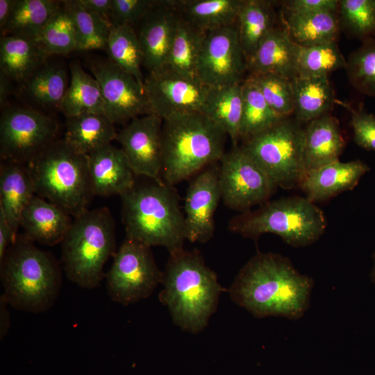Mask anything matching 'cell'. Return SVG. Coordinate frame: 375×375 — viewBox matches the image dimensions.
Masks as SVG:
<instances>
[{
  "label": "cell",
  "instance_id": "bcb514c9",
  "mask_svg": "<svg viewBox=\"0 0 375 375\" xmlns=\"http://www.w3.org/2000/svg\"><path fill=\"white\" fill-rule=\"evenodd\" d=\"M338 6V0H292L285 3V8L290 14L335 12Z\"/></svg>",
  "mask_w": 375,
  "mask_h": 375
},
{
  "label": "cell",
  "instance_id": "d6986e66",
  "mask_svg": "<svg viewBox=\"0 0 375 375\" xmlns=\"http://www.w3.org/2000/svg\"><path fill=\"white\" fill-rule=\"evenodd\" d=\"M87 156L94 196L121 197L135 186V174L121 148L110 144Z\"/></svg>",
  "mask_w": 375,
  "mask_h": 375
},
{
  "label": "cell",
  "instance_id": "8992f818",
  "mask_svg": "<svg viewBox=\"0 0 375 375\" xmlns=\"http://www.w3.org/2000/svg\"><path fill=\"white\" fill-rule=\"evenodd\" d=\"M61 245L67 278L83 289L99 286L105 277L104 266L117 250L115 221L109 209H87L74 217Z\"/></svg>",
  "mask_w": 375,
  "mask_h": 375
},
{
  "label": "cell",
  "instance_id": "3957f363",
  "mask_svg": "<svg viewBox=\"0 0 375 375\" xmlns=\"http://www.w3.org/2000/svg\"><path fill=\"white\" fill-rule=\"evenodd\" d=\"M2 295L17 310L39 313L51 308L62 287L59 263L49 252L18 236L0 260Z\"/></svg>",
  "mask_w": 375,
  "mask_h": 375
},
{
  "label": "cell",
  "instance_id": "ee69618b",
  "mask_svg": "<svg viewBox=\"0 0 375 375\" xmlns=\"http://www.w3.org/2000/svg\"><path fill=\"white\" fill-rule=\"evenodd\" d=\"M153 2L151 0H112L108 22L114 26L135 28Z\"/></svg>",
  "mask_w": 375,
  "mask_h": 375
},
{
  "label": "cell",
  "instance_id": "7402d4cb",
  "mask_svg": "<svg viewBox=\"0 0 375 375\" xmlns=\"http://www.w3.org/2000/svg\"><path fill=\"white\" fill-rule=\"evenodd\" d=\"M68 212L35 195L24 208L20 227L28 240L44 245L61 243L72 223Z\"/></svg>",
  "mask_w": 375,
  "mask_h": 375
},
{
  "label": "cell",
  "instance_id": "1f68e13d",
  "mask_svg": "<svg viewBox=\"0 0 375 375\" xmlns=\"http://www.w3.org/2000/svg\"><path fill=\"white\" fill-rule=\"evenodd\" d=\"M70 80L60 110L66 118L85 112L104 114V103L97 81L77 62L69 65Z\"/></svg>",
  "mask_w": 375,
  "mask_h": 375
},
{
  "label": "cell",
  "instance_id": "816d5d0a",
  "mask_svg": "<svg viewBox=\"0 0 375 375\" xmlns=\"http://www.w3.org/2000/svg\"><path fill=\"white\" fill-rule=\"evenodd\" d=\"M16 0L0 1V30L6 26L13 10Z\"/></svg>",
  "mask_w": 375,
  "mask_h": 375
},
{
  "label": "cell",
  "instance_id": "836d02e7",
  "mask_svg": "<svg viewBox=\"0 0 375 375\" xmlns=\"http://www.w3.org/2000/svg\"><path fill=\"white\" fill-rule=\"evenodd\" d=\"M285 24L292 40L301 47L336 42L340 26L335 12L288 13Z\"/></svg>",
  "mask_w": 375,
  "mask_h": 375
},
{
  "label": "cell",
  "instance_id": "f35d334b",
  "mask_svg": "<svg viewBox=\"0 0 375 375\" xmlns=\"http://www.w3.org/2000/svg\"><path fill=\"white\" fill-rule=\"evenodd\" d=\"M35 40L49 56L77 51L74 23L62 1Z\"/></svg>",
  "mask_w": 375,
  "mask_h": 375
},
{
  "label": "cell",
  "instance_id": "2e32d148",
  "mask_svg": "<svg viewBox=\"0 0 375 375\" xmlns=\"http://www.w3.org/2000/svg\"><path fill=\"white\" fill-rule=\"evenodd\" d=\"M162 119L154 114L135 117L117 132L116 140L135 176L162 180Z\"/></svg>",
  "mask_w": 375,
  "mask_h": 375
},
{
  "label": "cell",
  "instance_id": "4316f807",
  "mask_svg": "<svg viewBox=\"0 0 375 375\" xmlns=\"http://www.w3.org/2000/svg\"><path fill=\"white\" fill-rule=\"evenodd\" d=\"M243 0H174L180 16L208 32L235 25Z\"/></svg>",
  "mask_w": 375,
  "mask_h": 375
},
{
  "label": "cell",
  "instance_id": "5bb4252c",
  "mask_svg": "<svg viewBox=\"0 0 375 375\" xmlns=\"http://www.w3.org/2000/svg\"><path fill=\"white\" fill-rule=\"evenodd\" d=\"M91 72L97 81L104 103V115L115 124L153 114L141 84L109 59L92 61Z\"/></svg>",
  "mask_w": 375,
  "mask_h": 375
},
{
  "label": "cell",
  "instance_id": "484cf974",
  "mask_svg": "<svg viewBox=\"0 0 375 375\" xmlns=\"http://www.w3.org/2000/svg\"><path fill=\"white\" fill-rule=\"evenodd\" d=\"M117 132L115 124L103 114L85 112L67 118L64 140L84 155L111 144Z\"/></svg>",
  "mask_w": 375,
  "mask_h": 375
},
{
  "label": "cell",
  "instance_id": "cb8c5ba5",
  "mask_svg": "<svg viewBox=\"0 0 375 375\" xmlns=\"http://www.w3.org/2000/svg\"><path fill=\"white\" fill-rule=\"evenodd\" d=\"M36 195L26 164L1 162L0 165V210L15 234L20 227L22 214Z\"/></svg>",
  "mask_w": 375,
  "mask_h": 375
},
{
  "label": "cell",
  "instance_id": "277c9868",
  "mask_svg": "<svg viewBox=\"0 0 375 375\" xmlns=\"http://www.w3.org/2000/svg\"><path fill=\"white\" fill-rule=\"evenodd\" d=\"M225 132L202 112L172 115L162 126V180L174 186L224 156Z\"/></svg>",
  "mask_w": 375,
  "mask_h": 375
},
{
  "label": "cell",
  "instance_id": "8fae6325",
  "mask_svg": "<svg viewBox=\"0 0 375 375\" xmlns=\"http://www.w3.org/2000/svg\"><path fill=\"white\" fill-rule=\"evenodd\" d=\"M58 122L40 110L7 107L0 118L2 162L28 163L57 140Z\"/></svg>",
  "mask_w": 375,
  "mask_h": 375
},
{
  "label": "cell",
  "instance_id": "ac0fdd59",
  "mask_svg": "<svg viewBox=\"0 0 375 375\" xmlns=\"http://www.w3.org/2000/svg\"><path fill=\"white\" fill-rule=\"evenodd\" d=\"M179 19L174 0L154 1L135 26L148 73L165 68Z\"/></svg>",
  "mask_w": 375,
  "mask_h": 375
},
{
  "label": "cell",
  "instance_id": "f1b7e54d",
  "mask_svg": "<svg viewBox=\"0 0 375 375\" xmlns=\"http://www.w3.org/2000/svg\"><path fill=\"white\" fill-rule=\"evenodd\" d=\"M294 114L299 122H310L328 114L335 103L334 92L327 76L291 80Z\"/></svg>",
  "mask_w": 375,
  "mask_h": 375
},
{
  "label": "cell",
  "instance_id": "f5cc1de1",
  "mask_svg": "<svg viewBox=\"0 0 375 375\" xmlns=\"http://www.w3.org/2000/svg\"><path fill=\"white\" fill-rule=\"evenodd\" d=\"M372 277L375 280V256H374V266L372 271Z\"/></svg>",
  "mask_w": 375,
  "mask_h": 375
},
{
  "label": "cell",
  "instance_id": "ba28073f",
  "mask_svg": "<svg viewBox=\"0 0 375 375\" xmlns=\"http://www.w3.org/2000/svg\"><path fill=\"white\" fill-rule=\"evenodd\" d=\"M326 227L322 210L306 197H300L268 201L256 210L235 216L228 224L231 231L242 237L255 240L264 233H273L295 247L315 242Z\"/></svg>",
  "mask_w": 375,
  "mask_h": 375
},
{
  "label": "cell",
  "instance_id": "ffe728a7",
  "mask_svg": "<svg viewBox=\"0 0 375 375\" xmlns=\"http://www.w3.org/2000/svg\"><path fill=\"white\" fill-rule=\"evenodd\" d=\"M299 49L285 28L274 27L247 61V70L249 74H270L291 81L298 76Z\"/></svg>",
  "mask_w": 375,
  "mask_h": 375
},
{
  "label": "cell",
  "instance_id": "d590c367",
  "mask_svg": "<svg viewBox=\"0 0 375 375\" xmlns=\"http://www.w3.org/2000/svg\"><path fill=\"white\" fill-rule=\"evenodd\" d=\"M106 51L112 63L144 85L143 52L134 28L110 25Z\"/></svg>",
  "mask_w": 375,
  "mask_h": 375
},
{
  "label": "cell",
  "instance_id": "f6af8a7d",
  "mask_svg": "<svg viewBox=\"0 0 375 375\" xmlns=\"http://www.w3.org/2000/svg\"><path fill=\"white\" fill-rule=\"evenodd\" d=\"M351 113V126L354 142L360 147L375 151V115L361 107L355 109L350 104L338 101Z\"/></svg>",
  "mask_w": 375,
  "mask_h": 375
},
{
  "label": "cell",
  "instance_id": "f907efd6",
  "mask_svg": "<svg viewBox=\"0 0 375 375\" xmlns=\"http://www.w3.org/2000/svg\"><path fill=\"white\" fill-rule=\"evenodd\" d=\"M12 80L0 72V106L5 108L6 101L12 92Z\"/></svg>",
  "mask_w": 375,
  "mask_h": 375
},
{
  "label": "cell",
  "instance_id": "7a4b0ae2",
  "mask_svg": "<svg viewBox=\"0 0 375 375\" xmlns=\"http://www.w3.org/2000/svg\"><path fill=\"white\" fill-rule=\"evenodd\" d=\"M169 255L162 272L160 301L176 326L199 333L216 311L223 288L197 252L183 249Z\"/></svg>",
  "mask_w": 375,
  "mask_h": 375
},
{
  "label": "cell",
  "instance_id": "83f0119b",
  "mask_svg": "<svg viewBox=\"0 0 375 375\" xmlns=\"http://www.w3.org/2000/svg\"><path fill=\"white\" fill-rule=\"evenodd\" d=\"M242 110L241 83L210 88L202 113L219 126L237 146L240 139Z\"/></svg>",
  "mask_w": 375,
  "mask_h": 375
},
{
  "label": "cell",
  "instance_id": "74e56055",
  "mask_svg": "<svg viewBox=\"0 0 375 375\" xmlns=\"http://www.w3.org/2000/svg\"><path fill=\"white\" fill-rule=\"evenodd\" d=\"M243 99L240 139L243 141L269 128L281 119L248 77L242 83Z\"/></svg>",
  "mask_w": 375,
  "mask_h": 375
},
{
  "label": "cell",
  "instance_id": "4fadbf2b",
  "mask_svg": "<svg viewBox=\"0 0 375 375\" xmlns=\"http://www.w3.org/2000/svg\"><path fill=\"white\" fill-rule=\"evenodd\" d=\"M247 60L235 25L206 33L197 64L199 81L210 88L241 84Z\"/></svg>",
  "mask_w": 375,
  "mask_h": 375
},
{
  "label": "cell",
  "instance_id": "9a60e30c",
  "mask_svg": "<svg viewBox=\"0 0 375 375\" xmlns=\"http://www.w3.org/2000/svg\"><path fill=\"white\" fill-rule=\"evenodd\" d=\"M144 89L151 112L162 120L174 115L202 112L210 88L167 68L148 73Z\"/></svg>",
  "mask_w": 375,
  "mask_h": 375
},
{
  "label": "cell",
  "instance_id": "7bdbcfd3",
  "mask_svg": "<svg viewBox=\"0 0 375 375\" xmlns=\"http://www.w3.org/2000/svg\"><path fill=\"white\" fill-rule=\"evenodd\" d=\"M270 108L280 117L294 113L291 81L274 74H249Z\"/></svg>",
  "mask_w": 375,
  "mask_h": 375
},
{
  "label": "cell",
  "instance_id": "d4e9b609",
  "mask_svg": "<svg viewBox=\"0 0 375 375\" xmlns=\"http://www.w3.org/2000/svg\"><path fill=\"white\" fill-rule=\"evenodd\" d=\"M49 56L35 40L12 35L0 39V72L12 81L23 83Z\"/></svg>",
  "mask_w": 375,
  "mask_h": 375
},
{
  "label": "cell",
  "instance_id": "e575fe53",
  "mask_svg": "<svg viewBox=\"0 0 375 375\" xmlns=\"http://www.w3.org/2000/svg\"><path fill=\"white\" fill-rule=\"evenodd\" d=\"M60 1L16 0L1 36L36 40Z\"/></svg>",
  "mask_w": 375,
  "mask_h": 375
},
{
  "label": "cell",
  "instance_id": "7c38bea8",
  "mask_svg": "<svg viewBox=\"0 0 375 375\" xmlns=\"http://www.w3.org/2000/svg\"><path fill=\"white\" fill-rule=\"evenodd\" d=\"M218 177L224 203L242 212L268 201L277 188L257 162L238 146L221 159Z\"/></svg>",
  "mask_w": 375,
  "mask_h": 375
},
{
  "label": "cell",
  "instance_id": "7dc6e473",
  "mask_svg": "<svg viewBox=\"0 0 375 375\" xmlns=\"http://www.w3.org/2000/svg\"><path fill=\"white\" fill-rule=\"evenodd\" d=\"M15 233L4 214L0 210V260L4 257L7 250L15 242Z\"/></svg>",
  "mask_w": 375,
  "mask_h": 375
},
{
  "label": "cell",
  "instance_id": "681fc988",
  "mask_svg": "<svg viewBox=\"0 0 375 375\" xmlns=\"http://www.w3.org/2000/svg\"><path fill=\"white\" fill-rule=\"evenodd\" d=\"M9 304L1 294L0 297V338L3 339L8 333L10 328V312Z\"/></svg>",
  "mask_w": 375,
  "mask_h": 375
},
{
  "label": "cell",
  "instance_id": "60d3db41",
  "mask_svg": "<svg viewBox=\"0 0 375 375\" xmlns=\"http://www.w3.org/2000/svg\"><path fill=\"white\" fill-rule=\"evenodd\" d=\"M340 25L363 41L375 37V0L339 1Z\"/></svg>",
  "mask_w": 375,
  "mask_h": 375
},
{
  "label": "cell",
  "instance_id": "d6a6232c",
  "mask_svg": "<svg viewBox=\"0 0 375 375\" xmlns=\"http://www.w3.org/2000/svg\"><path fill=\"white\" fill-rule=\"evenodd\" d=\"M206 33L180 16L165 68L182 76L199 80L197 64Z\"/></svg>",
  "mask_w": 375,
  "mask_h": 375
},
{
  "label": "cell",
  "instance_id": "30bf717a",
  "mask_svg": "<svg viewBox=\"0 0 375 375\" xmlns=\"http://www.w3.org/2000/svg\"><path fill=\"white\" fill-rule=\"evenodd\" d=\"M105 274L108 294L128 306L149 297L161 283V272L151 247L125 238Z\"/></svg>",
  "mask_w": 375,
  "mask_h": 375
},
{
  "label": "cell",
  "instance_id": "8d00e7d4",
  "mask_svg": "<svg viewBox=\"0 0 375 375\" xmlns=\"http://www.w3.org/2000/svg\"><path fill=\"white\" fill-rule=\"evenodd\" d=\"M62 1L74 23L77 51L106 50L110 27L109 22L83 8L78 0Z\"/></svg>",
  "mask_w": 375,
  "mask_h": 375
},
{
  "label": "cell",
  "instance_id": "5b68a950",
  "mask_svg": "<svg viewBox=\"0 0 375 375\" xmlns=\"http://www.w3.org/2000/svg\"><path fill=\"white\" fill-rule=\"evenodd\" d=\"M121 198L126 238L149 247H163L169 254L183 249L184 214L174 186L156 181L135 184Z\"/></svg>",
  "mask_w": 375,
  "mask_h": 375
},
{
  "label": "cell",
  "instance_id": "6da1fadb",
  "mask_svg": "<svg viewBox=\"0 0 375 375\" xmlns=\"http://www.w3.org/2000/svg\"><path fill=\"white\" fill-rule=\"evenodd\" d=\"M313 281L278 253H258L240 269L229 288L231 299L259 318H301L310 304Z\"/></svg>",
  "mask_w": 375,
  "mask_h": 375
},
{
  "label": "cell",
  "instance_id": "e0dca14e",
  "mask_svg": "<svg viewBox=\"0 0 375 375\" xmlns=\"http://www.w3.org/2000/svg\"><path fill=\"white\" fill-rule=\"evenodd\" d=\"M219 167L204 169L190 183L184 203L185 239L206 243L215 232L214 216L222 199Z\"/></svg>",
  "mask_w": 375,
  "mask_h": 375
},
{
  "label": "cell",
  "instance_id": "4dcf8cb0",
  "mask_svg": "<svg viewBox=\"0 0 375 375\" xmlns=\"http://www.w3.org/2000/svg\"><path fill=\"white\" fill-rule=\"evenodd\" d=\"M31 101L42 108L60 109L69 86L65 67L47 61L21 84Z\"/></svg>",
  "mask_w": 375,
  "mask_h": 375
},
{
  "label": "cell",
  "instance_id": "44dd1931",
  "mask_svg": "<svg viewBox=\"0 0 375 375\" xmlns=\"http://www.w3.org/2000/svg\"><path fill=\"white\" fill-rule=\"evenodd\" d=\"M369 167L360 160H339L306 174L299 187L313 203L328 200L341 192L354 188Z\"/></svg>",
  "mask_w": 375,
  "mask_h": 375
},
{
  "label": "cell",
  "instance_id": "c3c4849f",
  "mask_svg": "<svg viewBox=\"0 0 375 375\" xmlns=\"http://www.w3.org/2000/svg\"><path fill=\"white\" fill-rule=\"evenodd\" d=\"M78 1L85 9L100 15L108 22L112 0H78Z\"/></svg>",
  "mask_w": 375,
  "mask_h": 375
},
{
  "label": "cell",
  "instance_id": "603a6c76",
  "mask_svg": "<svg viewBox=\"0 0 375 375\" xmlns=\"http://www.w3.org/2000/svg\"><path fill=\"white\" fill-rule=\"evenodd\" d=\"M345 144L338 121L328 113L309 122L304 129V176L338 160Z\"/></svg>",
  "mask_w": 375,
  "mask_h": 375
},
{
  "label": "cell",
  "instance_id": "9c48e42d",
  "mask_svg": "<svg viewBox=\"0 0 375 375\" xmlns=\"http://www.w3.org/2000/svg\"><path fill=\"white\" fill-rule=\"evenodd\" d=\"M304 129L284 117L243 141L241 147L277 187L291 189L299 186L304 176Z\"/></svg>",
  "mask_w": 375,
  "mask_h": 375
},
{
  "label": "cell",
  "instance_id": "f546056e",
  "mask_svg": "<svg viewBox=\"0 0 375 375\" xmlns=\"http://www.w3.org/2000/svg\"><path fill=\"white\" fill-rule=\"evenodd\" d=\"M272 2L264 0H243L235 26L247 62L265 35L274 27Z\"/></svg>",
  "mask_w": 375,
  "mask_h": 375
},
{
  "label": "cell",
  "instance_id": "ab89813d",
  "mask_svg": "<svg viewBox=\"0 0 375 375\" xmlns=\"http://www.w3.org/2000/svg\"><path fill=\"white\" fill-rule=\"evenodd\" d=\"M347 67L336 42L310 47H301L297 56V74L303 78L327 76L331 72Z\"/></svg>",
  "mask_w": 375,
  "mask_h": 375
},
{
  "label": "cell",
  "instance_id": "52a82bcc",
  "mask_svg": "<svg viewBox=\"0 0 375 375\" xmlns=\"http://www.w3.org/2000/svg\"><path fill=\"white\" fill-rule=\"evenodd\" d=\"M35 194L59 206L73 217L88 209L94 197L88 156L56 140L26 163Z\"/></svg>",
  "mask_w": 375,
  "mask_h": 375
},
{
  "label": "cell",
  "instance_id": "b9f144b4",
  "mask_svg": "<svg viewBox=\"0 0 375 375\" xmlns=\"http://www.w3.org/2000/svg\"><path fill=\"white\" fill-rule=\"evenodd\" d=\"M346 69L350 81L360 92L375 97V38L363 41L352 53Z\"/></svg>",
  "mask_w": 375,
  "mask_h": 375
}]
</instances>
